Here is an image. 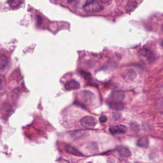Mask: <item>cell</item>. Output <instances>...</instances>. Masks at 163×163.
I'll return each instance as SVG.
<instances>
[{"label": "cell", "instance_id": "6da1fadb", "mask_svg": "<svg viewBox=\"0 0 163 163\" xmlns=\"http://www.w3.org/2000/svg\"><path fill=\"white\" fill-rule=\"evenodd\" d=\"M83 8L85 11L89 13L98 12L104 9V7L96 0H86Z\"/></svg>", "mask_w": 163, "mask_h": 163}, {"label": "cell", "instance_id": "7a4b0ae2", "mask_svg": "<svg viewBox=\"0 0 163 163\" xmlns=\"http://www.w3.org/2000/svg\"><path fill=\"white\" fill-rule=\"evenodd\" d=\"M80 123L82 126L85 129H93L97 124L96 120L91 116H85L83 118Z\"/></svg>", "mask_w": 163, "mask_h": 163}, {"label": "cell", "instance_id": "3957f363", "mask_svg": "<svg viewBox=\"0 0 163 163\" xmlns=\"http://www.w3.org/2000/svg\"><path fill=\"white\" fill-rule=\"evenodd\" d=\"M127 128L125 125H114L109 128V131L112 134H123L127 132Z\"/></svg>", "mask_w": 163, "mask_h": 163}, {"label": "cell", "instance_id": "277c9868", "mask_svg": "<svg viewBox=\"0 0 163 163\" xmlns=\"http://www.w3.org/2000/svg\"><path fill=\"white\" fill-rule=\"evenodd\" d=\"M125 98V94L121 91H114L112 92L109 97L111 102H120Z\"/></svg>", "mask_w": 163, "mask_h": 163}, {"label": "cell", "instance_id": "5b68a950", "mask_svg": "<svg viewBox=\"0 0 163 163\" xmlns=\"http://www.w3.org/2000/svg\"><path fill=\"white\" fill-rule=\"evenodd\" d=\"M81 96L82 99L85 103H89L93 101L95 98L94 94L88 90H83L81 91Z\"/></svg>", "mask_w": 163, "mask_h": 163}, {"label": "cell", "instance_id": "8992f818", "mask_svg": "<svg viewBox=\"0 0 163 163\" xmlns=\"http://www.w3.org/2000/svg\"><path fill=\"white\" fill-rule=\"evenodd\" d=\"M123 77L125 80L128 81H133L137 77V73L133 70H128L125 72L123 74Z\"/></svg>", "mask_w": 163, "mask_h": 163}, {"label": "cell", "instance_id": "52a82bcc", "mask_svg": "<svg viewBox=\"0 0 163 163\" xmlns=\"http://www.w3.org/2000/svg\"><path fill=\"white\" fill-rule=\"evenodd\" d=\"M141 54L142 56L145 57L149 62H152L154 60V55L150 50L144 48L143 50H142Z\"/></svg>", "mask_w": 163, "mask_h": 163}, {"label": "cell", "instance_id": "ba28073f", "mask_svg": "<svg viewBox=\"0 0 163 163\" xmlns=\"http://www.w3.org/2000/svg\"><path fill=\"white\" fill-rule=\"evenodd\" d=\"M138 4L137 0H129L126 5L125 9L127 12H132L135 10Z\"/></svg>", "mask_w": 163, "mask_h": 163}, {"label": "cell", "instance_id": "9c48e42d", "mask_svg": "<svg viewBox=\"0 0 163 163\" xmlns=\"http://www.w3.org/2000/svg\"><path fill=\"white\" fill-rule=\"evenodd\" d=\"M65 149L67 153L70 154H73L76 156H83V154L78 150L76 148L71 145H67L65 147Z\"/></svg>", "mask_w": 163, "mask_h": 163}, {"label": "cell", "instance_id": "30bf717a", "mask_svg": "<svg viewBox=\"0 0 163 163\" xmlns=\"http://www.w3.org/2000/svg\"><path fill=\"white\" fill-rule=\"evenodd\" d=\"M65 89L66 90H73L80 88V84L75 80H71L65 84Z\"/></svg>", "mask_w": 163, "mask_h": 163}, {"label": "cell", "instance_id": "8fae6325", "mask_svg": "<svg viewBox=\"0 0 163 163\" xmlns=\"http://www.w3.org/2000/svg\"><path fill=\"white\" fill-rule=\"evenodd\" d=\"M149 142L148 138L147 137H142L138 140L137 145L142 148H147L149 146Z\"/></svg>", "mask_w": 163, "mask_h": 163}, {"label": "cell", "instance_id": "7c38bea8", "mask_svg": "<svg viewBox=\"0 0 163 163\" xmlns=\"http://www.w3.org/2000/svg\"><path fill=\"white\" fill-rule=\"evenodd\" d=\"M109 107L111 109L115 111H122L124 108V104L121 102H111Z\"/></svg>", "mask_w": 163, "mask_h": 163}, {"label": "cell", "instance_id": "4fadbf2b", "mask_svg": "<svg viewBox=\"0 0 163 163\" xmlns=\"http://www.w3.org/2000/svg\"><path fill=\"white\" fill-rule=\"evenodd\" d=\"M8 65V59L6 56L0 54V70H4Z\"/></svg>", "mask_w": 163, "mask_h": 163}, {"label": "cell", "instance_id": "5bb4252c", "mask_svg": "<svg viewBox=\"0 0 163 163\" xmlns=\"http://www.w3.org/2000/svg\"><path fill=\"white\" fill-rule=\"evenodd\" d=\"M118 153L121 156L125 157H130L132 155L130 151L128 148L124 147H120L117 149Z\"/></svg>", "mask_w": 163, "mask_h": 163}, {"label": "cell", "instance_id": "9a60e30c", "mask_svg": "<svg viewBox=\"0 0 163 163\" xmlns=\"http://www.w3.org/2000/svg\"><path fill=\"white\" fill-rule=\"evenodd\" d=\"M79 73L81 76L85 80H92V76L90 73L86 72V71H83V70H81L79 71Z\"/></svg>", "mask_w": 163, "mask_h": 163}, {"label": "cell", "instance_id": "2e32d148", "mask_svg": "<svg viewBox=\"0 0 163 163\" xmlns=\"http://www.w3.org/2000/svg\"><path fill=\"white\" fill-rule=\"evenodd\" d=\"M8 1L9 5L13 7L17 6L22 2V0H8Z\"/></svg>", "mask_w": 163, "mask_h": 163}, {"label": "cell", "instance_id": "e0dca14e", "mask_svg": "<svg viewBox=\"0 0 163 163\" xmlns=\"http://www.w3.org/2000/svg\"><path fill=\"white\" fill-rule=\"evenodd\" d=\"M6 84V80L4 76L0 75V90L4 89Z\"/></svg>", "mask_w": 163, "mask_h": 163}, {"label": "cell", "instance_id": "ac0fdd59", "mask_svg": "<svg viewBox=\"0 0 163 163\" xmlns=\"http://www.w3.org/2000/svg\"><path fill=\"white\" fill-rule=\"evenodd\" d=\"M100 4H109L111 3L112 0H98Z\"/></svg>", "mask_w": 163, "mask_h": 163}, {"label": "cell", "instance_id": "d6986e66", "mask_svg": "<svg viewBox=\"0 0 163 163\" xmlns=\"http://www.w3.org/2000/svg\"><path fill=\"white\" fill-rule=\"evenodd\" d=\"M99 121L101 123H105V121L107 120V118L106 117L105 115H102L99 118Z\"/></svg>", "mask_w": 163, "mask_h": 163}, {"label": "cell", "instance_id": "ffe728a7", "mask_svg": "<svg viewBox=\"0 0 163 163\" xmlns=\"http://www.w3.org/2000/svg\"><path fill=\"white\" fill-rule=\"evenodd\" d=\"M120 117V114H119V113H114V114H113V116H112V117L114 118V119H115V120H117L118 119H119Z\"/></svg>", "mask_w": 163, "mask_h": 163}, {"label": "cell", "instance_id": "44dd1931", "mask_svg": "<svg viewBox=\"0 0 163 163\" xmlns=\"http://www.w3.org/2000/svg\"><path fill=\"white\" fill-rule=\"evenodd\" d=\"M37 17H38V24H42V23H43V19L41 18V17L38 16Z\"/></svg>", "mask_w": 163, "mask_h": 163}, {"label": "cell", "instance_id": "7402d4cb", "mask_svg": "<svg viewBox=\"0 0 163 163\" xmlns=\"http://www.w3.org/2000/svg\"><path fill=\"white\" fill-rule=\"evenodd\" d=\"M75 1V0H67V2L68 4H71Z\"/></svg>", "mask_w": 163, "mask_h": 163}, {"label": "cell", "instance_id": "603a6c76", "mask_svg": "<svg viewBox=\"0 0 163 163\" xmlns=\"http://www.w3.org/2000/svg\"><path fill=\"white\" fill-rule=\"evenodd\" d=\"M161 46H162L163 47V39L161 41Z\"/></svg>", "mask_w": 163, "mask_h": 163}, {"label": "cell", "instance_id": "cb8c5ba5", "mask_svg": "<svg viewBox=\"0 0 163 163\" xmlns=\"http://www.w3.org/2000/svg\"><path fill=\"white\" fill-rule=\"evenodd\" d=\"M56 1H58V0H56Z\"/></svg>", "mask_w": 163, "mask_h": 163}, {"label": "cell", "instance_id": "d4e9b609", "mask_svg": "<svg viewBox=\"0 0 163 163\" xmlns=\"http://www.w3.org/2000/svg\"></svg>", "mask_w": 163, "mask_h": 163}]
</instances>
